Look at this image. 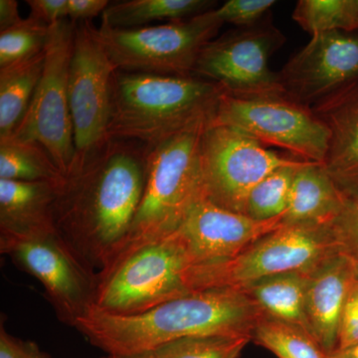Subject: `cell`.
<instances>
[{
    "mask_svg": "<svg viewBox=\"0 0 358 358\" xmlns=\"http://www.w3.org/2000/svg\"><path fill=\"white\" fill-rule=\"evenodd\" d=\"M145 178L147 148L110 140L66 178L54 208L56 230L98 274L128 236Z\"/></svg>",
    "mask_w": 358,
    "mask_h": 358,
    "instance_id": "cell-1",
    "label": "cell"
},
{
    "mask_svg": "<svg viewBox=\"0 0 358 358\" xmlns=\"http://www.w3.org/2000/svg\"><path fill=\"white\" fill-rule=\"evenodd\" d=\"M265 317L244 289H212L192 292L140 315H109L93 308L75 329L108 355H133L188 336L252 338Z\"/></svg>",
    "mask_w": 358,
    "mask_h": 358,
    "instance_id": "cell-2",
    "label": "cell"
},
{
    "mask_svg": "<svg viewBox=\"0 0 358 358\" xmlns=\"http://www.w3.org/2000/svg\"><path fill=\"white\" fill-rule=\"evenodd\" d=\"M220 85L196 76H164L117 70L113 81L109 140L150 148L211 122L224 94Z\"/></svg>",
    "mask_w": 358,
    "mask_h": 358,
    "instance_id": "cell-3",
    "label": "cell"
},
{
    "mask_svg": "<svg viewBox=\"0 0 358 358\" xmlns=\"http://www.w3.org/2000/svg\"><path fill=\"white\" fill-rule=\"evenodd\" d=\"M203 122L155 147L147 148L145 189L131 229L109 267V273L138 250L171 236L204 199L200 166Z\"/></svg>",
    "mask_w": 358,
    "mask_h": 358,
    "instance_id": "cell-4",
    "label": "cell"
},
{
    "mask_svg": "<svg viewBox=\"0 0 358 358\" xmlns=\"http://www.w3.org/2000/svg\"><path fill=\"white\" fill-rule=\"evenodd\" d=\"M341 250L331 227L282 226L222 262L189 266L186 282L192 292L243 289L289 272H313Z\"/></svg>",
    "mask_w": 358,
    "mask_h": 358,
    "instance_id": "cell-5",
    "label": "cell"
},
{
    "mask_svg": "<svg viewBox=\"0 0 358 358\" xmlns=\"http://www.w3.org/2000/svg\"><path fill=\"white\" fill-rule=\"evenodd\" d=\"M223 24L212 9L164 24L128 29L101 25L96 35L117 70L192 76L202 49L217 37Z\"/></svg>",
    "mask_w": 358,
    "mask_h": 358,
    "instance_id": "cell-6",
    "label": "cell"
},
{
    "mask_svg": "<svg viewBox=\"0 0 358 358\" xmlns=\"http://www.w3.org/2000/svg\"><path fill=\"white\" fill-rule=\"evenodd\" d=\"M189 266L185 246L174 233L98 275L94 308L109 315H140L186 296L192 293L185 278Z\"/></svg>",
    "mask_w": 358,
    "mask_h": 358,
    "instance_id": "cell-7",
    "label": "cell"
},
{
    "mask_svg": "<svg viewBox=\"0 0 358 358\" xmlns=\"http://www.w3.org/2000/svg\"><path fill=\"white\" fill-rule=\"evenodd\" d=\"M76 24L64 20L49 26L43 72L24 117L10 136L41 145L65 178L72 173L76 155L69 102Z\"/></svg>",
    "mask_w": 358,
    "mask_h": 358,
    "instance_id": "cell-8",
    "label": "cell"
},
{
    "mask_svg": "<svg viewBox=\"0 0 358 358\" xmlns=\"http://www.w3.org/2000/svg\"><path fill=\"white\" fill-rule=\"evenodd\" d=\"M0 252L38 280L58 320L66 326L76 327L95 307L98 273L78 257L57 230L0 235Z\"/></svg>",
    "mask_w": 358,
    "mask_h": 358,
    "instance_id": "cell-9",
    "label": "cell"
},
{
    "mask_svg": "<svg viewBox=\"0 0 358 358\" xmlns=\"http://www.w3.org/2000/svg\"><path fill=\"white\" fill-rule=\"evenodd\" d=\"M303 162L275 152L236 129L210 122L200 143L204 199L245 214L249 194L260 181L280 167Z\"/></svg>",
    "mask_w": 358,
    "mask_h": 358,
    "instance_id": "cell-10",
    "label": "cell"
},
{
    "mask_svg": "<svg viewBox=\"0 0 358 358\" xmlns=\"http://www.w3.org/2000/svg\"><path fill=\"white\" fill-rule=\"evenodd\" d=\"M285 42L268 13L257 24L237 27L205 45L193 76L220 85L235 98L285 96L278 73L268 67L271 56Z\"/></svg>",
    "mask_w": 358,
    "mask_h": 358,
    "instance_id": "cell-11",
    "label": "cell"
},
{
    "mask_svg": "<svg viewBox=\"0 0 358 358\" xmlns=\"http://www.w3.org/2000/svg\"><path fill=\"white\" fill-rule=\"evenodd\" d=\"M211 124L236 129L270 148L324 164L329 134L312 108L285 96L235 98L224 92Z\"/></svg>",
    "mask_w": 358,
    "mask_h": 358,
    "instance_id": "cell-12",
    "label": "cell"
},
{
    "mask_svg": "<svg viewBox=\"0 0 358 358\" xmlns=\"http://www.w3.org/2000/svg\"><path fill=\"white\" fill-rule=\"evenodd\" d=\"M117 71L96 35V27L91 21L78 22L69 69V102L76 152L70 176L110 141L108 129Z\"/></svg>",
    "mask_w": 358,
    "mask_h": 358,
    "instance_id": "cell-13",
    "label": "cell"
},
{
    "mask_svg": "<svg viewBox=\"0 0 358 358\" xmlns=\"http://www.w3.org/2000/svg\"><path fill=\"white\" fill-rule=\"evenodd\" d=\"M277 73L287 98L313 108L358 79V36L341 31L313 35Z\"/></svg>",
    "mask_w": 358,
    "mask_h": 358,
    "instance_id": "cell-14",
    "label": "cell"
},
{
    "mask_svg": "<svg viewBox=\"0 0 358 358\" xmlns=\"http://www.w3.org/2000/svg\"><path fill=\"white\" fill-rule=\"evenodd\" d=\"M282 217L257 221L201 199L176 231L185 246L190 266L222 262L279 229Z\"/></svg>",
    "mask_w": 358,
    "mask_h": 358,
    "instance_id": "cell-15",
    "label": "cell"
},
{
    "mask_svg": "<svg viewBox=\"0 0 358 358\" xmlns=\"http://www.w3.org/2000/svg\"><path fill=\"white\" fill-rule=\"evenodd\" d=\"M329 131L324 166L346 199L358 195V79L312 108Z\"/></svg>",
    "mask_w": 358,
    "mask_h": 358,
    "instance_id": "cell-16",
    "label": "cell"
},
{
    "mask_svg": "<svg viewBox=\"0 0 358 358\" xmlns=\"http://www.w3.org/2000/svg\"><path fill=\"white\" fill-rule=\"evenodd\" d=\"M357 279V263L341 252L310 273L306 301L308 333L327 353L338 348L341 315Z\"/></svg>",
    "mask_w": 358,
    "mask_h": 358,
    "instance_id": "cell-17",
    "label": "cell"
},
{
    "mask_svg": "<svg viewBox=\"0 0 358 358\" xmlns=\"http://www.w3.org/2000/svg\"><path fill=\"white\" fill-rule=\"evenodd\" d=\"M64 183L0 179V235L22 236L56 229L54 208Z\"/></svg>",
    "mask_w": 358,
    "mask_h": 358,
    "instance_id": "cell-18",
    "label": "cell"
},
{
    "mask_svg": "<svg viewBox=\"0 0 358 358\" xmlns=\"http://www.w3.org/2000/svg\"><path fill=\"white\" fill-rule=\"evenodd\" d=\"M346 199L324 164L305 162L294 176L282 224L331 227L345 207Z\"/></svg>",
    "mask_w": 358,
    "mask_h": 358,
    "instance_id": "cell-19",
    "label": "cell"
},
{
    "mask_svg": "<svg viewBox=\"0 0 358 358\" xmlns=\"http://www.w3.org/2000/svg\"><path fill=\"white\" fill-rule=\"evenodd\" d=\"M310 273L272 275L242 289L253 299L266 317L301 327L308 333L306 301Z\"/></svg>",
    "mask_w": 358,
    "mask_h": 358,
    "instance_id": "cell-20",
    "label": "cell"
},
{
    "mask_svg": "<svg viewBox=\"0 0 358 358\" xmlns=\"http://www.w3.org/2000/svg\"><path fill=\"white\" fill-rule=\"evenodd\" d=\"M44 51L0 68V140L10 138L29 108L44 67Z\"/></svg>",
    "mask_w": 358,
    "mask_h": 358,
    "instance_id": "cell-21",
    "label": "cell"
},
{
    "mask_svg": "<svg viewBox=\"0 0 358 358\" xmlns=\"http://www.w3.org/2000/svg\"><path fill=\"white\" fill-rule=\"evenodd\" d=\"M212 0H129L110 4L102 15V24L110 28L143 27L152 21L179 20L212 9Z\"/></svg>",
    "mask_w": 358,
    "mask_h": 358,
    "instance_id": "cell-22",
    "label": "cell"
},
{
    "mask_svg": "<svg viewBox=\"0 0 358 358\" xmlns=\"http://www.w3.org/2000/svg\"><path fill=\"white\" fill-rule=\"evenodd\" d=\"M0 179L27 182L66 180L41 145L13 138L0 140Z\"/></svg>",
    "mask_w": 358,
    "mask_h": 358,
    "instance_id": "cell-23",
    "label": "cell"
},
{
    "mask_svg": "<svg viewBox=\"0 0 358 358\" xmlns=\"http://www.w3.org/2000/svg\"><path fill=\"white\" fill-rule=\"evenodd\" d=\"M252 341L278 358H329V353L305 329L267 317L254 329Z\"/></svg>",
    "mask_w": 358,
    "mask_h": 358,
    "instance_id": "cell-24",
    "label": "cell"
},
{
    "mask_svg": "<svg viewBox=\"0 0 358 358\" xmlns=\"http://www.w3.org/2000/svg\"><path fill=\"white\" fill-rule=\"evenodd\" d=\"M292 17L312 36L331 31H357L355 0H300Z\"/></svg>",
    "mask_w": 358,
    "mask_h": 358,
    "instance_id": "cell-25",
    "label": "cell"
},
{
    "mask_svg": "<svg viewBox=\"0 0 358 358\" xmlns=\"http://www.w3.org/2000/svg\"><path fill=\"white\" fill-rule=\"evenodd\" d=\"M305 162L280 167L260 181L249 194L245 215L257 221L282 217L288 208L294 176Z\"/></svg>",
    "mask_w": 358,
    "mask_h": 358,
    "instance_id": "cell-26",
    "label": "cell"
},
{
    "mask_svg": "<svg viewBox=\"0 0 358 358\" xmlns=\"http://www.w3.org/2000/svg\"><path fill=\"white\" fill-rule=\"evenodd\" d=\"M250 336H200L176 339L155 350V358H238Z\"/></svg>",
    "mask_w": 358,
    "mask_h": 358,
    "instance_id": "cell-27",
    "label": "cell"
},
{
    "mask_svg": "<svg viewBox=\"0 0 358 358\" xmlns=\"http://www.w3.org/2000/svg\"><path fill=\"white\" fill-rule=\"evenodd\" d=\"M49 26L31 18L0 32V68L34 57L44 51Z\"/></svg>",
    "mask_w": 358,
    "mask_h": 358,
    "instance_id": "cell-28",
    "label": "cell"
},
{
    "mask_svg": "<svg viewBox=\"0 0 358 358\" xmlns=\"http://www.w3.org/2000/svg\"><path fill=\"white\" fill-rule=\"evenodd\" d=\"M275 3L274 0H229L215 8V13L223 23L248 27L260 22Z\"/></svg>",
    "mask_w": 358,
    "mask_h": 358,
    "instance_id": "cell-29",
    "label": "cell"
},
{
    "mask_svg": "<svg viewBox=\"0 0 358 358\" xmlns=\"http://www.w3.org/2000/svg\"><path fill=\"white\" fill-rule=\"evenodd\" d=\"M331 230L341 253L350 256L358 265V195L346 199Z\"/></svg>",
    "mask_w": 358,
    "mask_h": 358,
    "instance_id": "cell-30",
    "label": "cell"
},
{
    "mask_svg": "<svg viewBox=\"0 0 358 358\" xmlns=\"http://www.w3.org/2000/svg\"><path fill=\"white\" fill-rule=\"evenodd\" d=\"M0 358H52L36 343L9 334L3 322L0 324Z\"/></svg>",
    "mask_w": 358,
    "mask_h": 358,
    "instance_id": "cell-31",
    "label": "cell"
},
{
    "mask_svg": "<svg viewBox=\"0 0 358 358\" xmlns=\"http://www.w3.org/2000/svg\"><path fill=\"white\" fill-rule=\"evenodd\" d=\"M357 343H358V279L350 291L341 315L338 348H348Z\"/></svg>",
    "mask_w": 358,
    "mask_h": 358,
    "instance_id": "cell-32",
    "label": "cell"
},
{
    "mask_svg": "<svg viewBox=\"0 0 358 358\" xmlns=\"http://www.w3.org/2000/svg\"><path fill=\"white\" fill-rule=\"evenodd\" d=\"M29 18L51 26L59 21L68 20V0H28Z\"/></svg>",
    "mask_w": 358,
    "mask_h": 358,
    "instance_id": "cell-33",
    "label": "cell"
},
{
    "mask_svg": "<svg viewBox=\"0 0 358 358\" xmlns=\"http://www.w3.org/2000/svg\"><path fill=\"white\" fill-rule=\"evenodd\" d=\"M110 4L107 0H68V20L75 23L91 21L102 16Z\"/></svg>",
    "mask_w": 358,
    "mask_h": 358,
    "instance_id": "cell-34",
    "label": "cell"
},
{
    "mask_svg": "<svg viewBox=\"0 0 358 358\" xmlns=\"http://www.w3.org/2000/svg\"><path fill=\"white\" fill-rule=\"evenodd\" d=\"M22 20L16 0H0V32L20 24Z\"/></svg>",
    "mask_w": 358,
    "mask_h": 358,
    "instance_id": "cell-35",
    "label": "cell"
},
{
    "mask_svg": "<svg viewBox=\"0 0 358 358\" xmlns=\"http://www.w3.org/2000/svg\"><path fill=\"white\" fill-rule=\"evenodd\" d=\"M329 358H358V343L345 348H338L329 353Z\"/></svg>",
    "mask_w": 358,
    "mask_h": 358,
    "instance_id": "cell-36",
    "label": "cell"
},
{
    "mask_svg": "<svg viewBox=\"0 0 358 358\" xmlns=\"http://www.w3.org/2000/svg\"><path fill=\"white\" fill-rule=\"evenodd\" d=\"M108 358H155L154 352L133 353V355H108Z\"/></svg>",
    "mask_w": 358,
    "mask_h": 358,
    "instance_id": "cell-37",
    "label": "cell"
},
{
    "mask_svg": "<svg viewBox=\"0 0 358 358\" xmlns=\"http://www.w3.org/2000/svg\"><path fill=\"white\" fill-rule=\"evenodd\" d=\"M355 11H357V31H358V0H355Z\"/></svg>",
    "mask_w": 358,
    "mask_h": 358,
    "instance_id": "cell-38",
    "label": "cell"
},
{
    "mask_svg": "<svg viewBox=\"0 0 358 358\" xmlns=\"http://www.w3.org/2000/svg\"><path fill=\"white\" fill-rule=\"evenodd\" d=\"M100 358H108V357H100Z\"/></svg>",
    "mask_w": 358,
    "mask_h": 358,
    "instance_id": "cell-39",
    "label": "cell"
}]
</instances>
